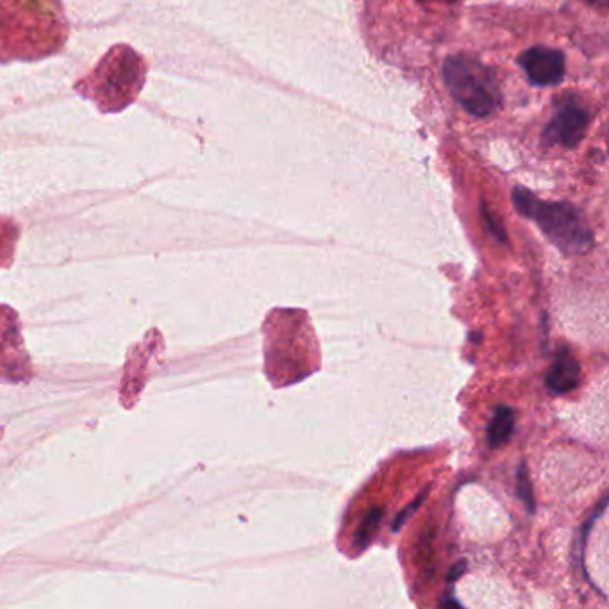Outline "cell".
Instances as JSON below:
<instances>
[{
  "label": "cell",
  "instance_id": "obj_1",
  "mask_svg": "<svg viewBox=\"0 0 609 609\" xmlns=\"http://www.w3.org/2000/svg\"><path fill=\"white\" fill-rule=\"evenodd\" d=\"M513 204L518 213L533 220L563 254L581 256L592 251L595 243L592 229L576 206L568 202L542 201L522 186L513 190Z\"/></svg>",
  "mask_w": 609,
  "mask_h": 609
},
{
  "label": "cell",
  "instance_id": "obj_2",
  "mask_svg": "<svg viewBox=\"0 0 609 609\" xmlns=\"http://www.w3.org/2000/svg\"><path fill=\"white\" fill-rule=\"evenodd\" d=\"M443 81L452 99L472 117H492L501 108L502 93L490 68L468 56H451L443 63Z\"/></svg>",
  "mask_w": 609,
  "mask_h": 609
},
{
  "label": "cell",
  "instance_id": "obj_3",
  "mask_svg": "<svg viewBox=\"0 0 609 609\" xmlns=\"http://www.w3.org/2000/svg\"><path fill=\"white\" fill-rule=\"evenodd\" d=\"M590 124V113L577 102H563L558 113L543 129V142L574 149L581 142Z\"/></svg>",
  "mask_w": 609,
  "mask_h": 609
},
{
  "label": "cell",
  "instance_id": "obj_4",
  "mask_svg": "<svg viewBox=\"0 0 609 609\" xmlns=\"http://www.w3.org/2000/svg\"><path fill=\"white\" fill-rule=\"evenodd\" d=\"M518 65L524 68L527 79L536 86H556L565 79V54L549 47H531L520 54Z\"/></svg>",
  "mask_w": 609,
  "mask_h": 609
},
{
  "label": "cell",
  "instance_id": "obj_5",
  "mask_svg": "<svg viewBox=\"0 0 609 609\" xmlns=\"http://www.w3.org/2000/svg\"><path fill=\"white\" fill-rule=\"evenodd\" d=\"M581 363L567 347H561L545 376V388L551 395H567L581 384Z\"/></svg>",
  "mask_w": 609,
  "mask_h": 609
},
{
  "label": "cell",
  "instance_id": "obj_6",
  "mask_svg": "<svg viewBox=\"0 0 609 609\" xmlns=\"http://www.w3.org/2000/svg\"><path fill=\"white\" fill-rule=\"evenodd\" d=\"M515 411L509 406H497L493 409L488 431H486V442L490 449H499L504 443H508L515 431Z\"/></svg>",
  "mask_w": 609,
  "mask_h": 609
},
{
  "label": "cell",
  "instance_id": "obj_7",
  "mask_svg": "<svg viewBox=\"0 0 609 609\" xmlns=\"http://www.w3.org/2000/svg\"><path fill=\"white\" fill-rule=\"evenodd\" d=\"M383 515L384 509L379 508V506L368 509L367 515H365L363 522H361V526L358 527V531L354 534V549L356 551L361 552L367 549L370 542H372V538H374V534H376L377 527H379L381 520H383Z\"/></svg>",
  "mask_w": 609,
  "mask_h": 609
},
{
  "label": "cell",
  "instance_id": "obj_8",
  "mask_svg": "<svg viewBox=\"0 0 609 609\" xmlns=\"http://www.w3.org/2000/svg\"><path fill=\"white\" fill-rule=\"evenodd\" d=\"M517 493L520 497V501L524 502L527 506V511L533 513L534 511V497L533 488H531V481H529V472H527L526 461L520 463L517 474Z\"/></svg>",
  "mask_w": 609,
  "mask_h": 609
},
{
  "label": "cell",
  "instance_id": "obj_9",
  "mask_svg": "<svg viewBox=\"0 0 609 609\" xmlns=\"http://www.w3.org/2000/svg\"><path fill=\"white\" fill-rule=\"evenodd\" d=\"M429 492H431V486H427L426 490H422V492L418 493L417 499H415V501L411 502V504H409V506H406V508L402 509L401 513H399V515H397V518H395V520H393V526H392L393 533H399V531H401L402 527H404V526H406V524H408L409 518L413 517V515H415V513H417L418 508H420V506H422V504H424V501H426V499H427V493H429Z\"/></svg>",
  "mask_w": 609,
  "mask_h": 609
},
{
  "label": "cell",
  "instance_id": "obj_10",
  "mask_svg": "<svg viewBox=\"0 0 609 609\" xmlns=\"http://www.w3.org/2000/svg\"><path fill=\"white\" fill-rule=\"evenodd\" d=\"M481 217H483L484 226L486 229L490 231L493 238L495 240H499V242L506 243L508 242V234H506V229L502 226L501 220L497 215H493L490 208L486 206V202H481Z\"/></svg>",
  "mask_w": 609,
  "mask_h": 609
},
{
  "label": "cell",
  "instance_id": "obj_11",
  "mask_svg": "<svg viewBox=\"0 0 609 609\" xmlns=\"http://www.w3.org/2000/svg\"><path fill=\"white\" fill-rule=\"evenodd\" d=\"M465 570H467V561H459V563H456V565L452 567L451 574L447 577V581L451 583L454 579H458Z\"/></svg>",
  "mask_w": 609,
  "mask_h": 609
}]
</instances>
